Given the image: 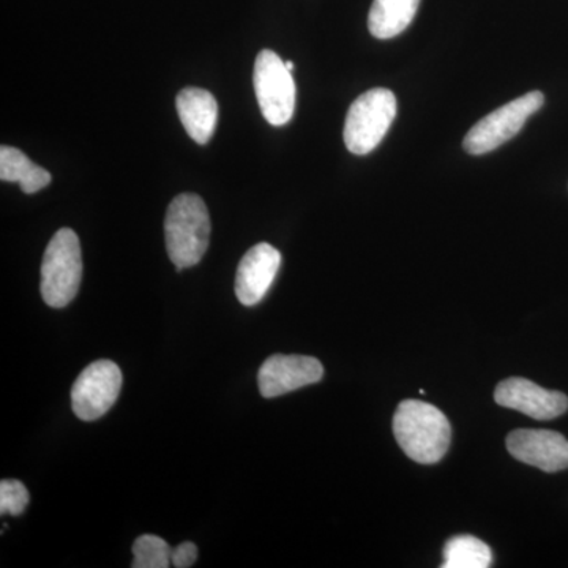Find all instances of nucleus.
I'll use <instances>...</instances> for the list:
<instances>
[{
    "label": "nucleus",
    "instance_id": "obj_1",
    "mask_svg": "<svg viewBox=\"0 0 568 568\" xmlns=\"http://www.w3.org/2000/svg\"><path fill=\"white\" fill-rule=\"evenodd\" d=\"M394 435L403 452L420 465H435L450 447L452 426L443 410L420 399L399 403Z\"/></svg>",
    "mask_w": 568,
    "mask_h": 568
},
{
    "label": "nucleus",
    "instance_id": "obj_2",
    "mask_svg": "<svg viewBox=\"0 0 568 568\" xmlns=\"http://www.w3.org/2000/svg\"><path fill=\"white\" fill-rule=\"evenodd\" d=\"M164 237L179 272L201 263L211 241V216L203 197L193 193L174 197L164 219Z\"/></svg>",
    "mask_w": 568,
    "mask_h": 568
},
{
    "label": "nucleus",
    "instance_id": "obj_3",
    "mask_svg": "<svg viewBox=\"0 0 568 568\" xmlns=\"http://www.w3.org/2000/svg\"><path fill=\"white\" fill-rule=\"evenodd\" d=\"M82 280L80 239L69 227L58 231L41 263V297L51 308H63L77 297Z\"/></svg>",
    "mask_w": 568,
    "mask_h": 568
},
{
    "label": "nucleus",
    "instance_id": "obj_4",
    "mask_svg": "<svg viewBox=\"0 0 568 568\" xmlns=\"http://www.w3.org/2000/svg\"><path fill=\"white\" fill-rule=\"evenodd\" d=\"M396 115V99L388 89L362 93L347 111L345 144L354 155L375 151L386 136Z\"/></svg>",
    "mask_w": 568,
    "mask_h": 568
},
{
    "label": "nucleus",
    "instance_id": "obj_5",
    "mask_svg": "<svg viewBox=\"0 0 568 568\" xmlns=\"http://www.w3.org/2000/svg\"><path fill=\"white\" fill-rule=\"evenodd\" d=\"M544 93L534 91L485 115L466 134L463 142L465 151L470 155H484L495 151L504 142L517 136L530 115L544 106Z\"/></svg>",
    "mask_w": 568,
    "mask_h": 568
},
{
    "label": "nucleus",
    "instance_id": "obj_6",
    "mask_svg": "<svg viewBox=\"0 0 568 568\" xmlns=\"http://www.w3.org/2000/svg\"><path fill=\"white\" fill-rule=\"evenodd\" d=\"M253 82L265 121L275 126L286 125L295 110V82L276 52L264 50L257 54Z\"/></svg>",
    "mask_w": 568,
    "mask_h": 568
},
{
    "label": "nucleus",
    "instance_id": "obj_7",
    "mask_svg": "<svg viewBox=\"0 0 568 568\" xmlns=\"http://www.w3.org/2000/svg\"><path fill=\"white\" fill-rule=\"evenodd\" d=\"M121 368L111 361H97L82 369L71 388V406L78 418L93 422L103 417L114 406L121 394Z\"/></svg>",
    "mask_w": 568,
    "mask_h": 568
},
{
    "label": "nucleus",
    "instance_id": "obj_8",
    "mask_svg": "<svg viewBox=\"0 0 568 568\" xmlns=\"http://www.w3.org/2000/svg\"><path fill=\"white\" fill-rule=\"evenodd\" d=\"M323 376L324 366L315 357L275 354L261 366L257 384L264 398H276L320 383Z\"/></svg>",
    "mask_w": 568,
    "mask_h": 568
},
{
    "label": "nucleus",
    "instance_id": "obj_9",
    "mask_svg": "<svg viewBox=\"0 0 568 568\" xmlns=\"http://www.w3.org/2000/svg\"><path fill=\"white\" fill-rule=\"evenodd\" d=\"M497 405L518 410L536 420H551L568 409L567 395L547 390L525 377H510L496 387Z\"/></svg>",
    "mask_w": 568,
    "mask_h": 568
},
{
    "label": "nucleus",
    "instance_id": "obj_10",
    "mask_svg": "<svg viewBox=\"0 0 568 568\" xmlns=\"http://www.w3.org/2000/svg\"><path fill=\"white\" fill-rule=\"evenodd\" d=\"M511 457L544 473L568 469V440L548 429H517L507 436Z\"/></svg>",
    "mask_w": 568,
    "mask_h": 568
},
{
    "label": "nucleus",
    "instance_id": "obj_11",
    "mask_svg": "<svg viewBox=\"0 0 568 568\" xmlns=\"http://www.w3.org/2000/svg\"><path fill=\"white\" fill-rule=\"evenodd\" d=\"M282 265V254L274 246L257 244L250 248L239 264L235 275V294L245 306H254L271 290Z\"/></svg>",
    "mask_w": 568,
    "mask_h": 568
},
{
    "label": "nucleus",
    "instance_id": "obj_12",
    "mask_svg": "<svg viewBox=\"0 0 568 568\" xmlns=\"http://www.w3.org/2000/svg\"><path fill=\"white\" fill-rule=\"evenodd\" d=\"M179 119L189 136L197 144H207L219 122V103L204 89L186 88L175 97Z\"/></svg>",
    "mask_w": 568,
    "mask_h": 568
},
{
    "label": "nucleus",
    "instance_id": "obj_13",
    "mask_svg": "<svg viewBox=\"0 0 568 568\" xmlns=\"http://www.w3.org/2000/svg\"><path fill=\"white\" fill-rule=\"evenodd\" d=\"M420 0H375L369 10L368 29L379 40L394 39L414 21Z\"/></svg>",
    "mask_w": 568,
    "mask_h": 568
},
{
    "label": "nucleus",
    "instance_id": "obj_14",
    "mask_svg": "<svg viewBox=\"0 0 568 568\" xmlns=\"http://www.w3.org/2000/svg\"><path fill=\"white\" fill-rule=\"evenodd\" d=\"M0 179L2 182L20 183L22 192L33 194L47 189L51 174L44 168L31 162L20 149L0 148Z\"/></svg>",
    "mask_w": 568,
    "mask_h": 568
},
{
    "label": "nucleus",
    "instance_id": "obj_15",
    "mask_svg": "<svg viewBox=\"0 0 568 568\" xmlns=\"http://www.w3.org/2000/svg\"><path fill=\"white\" fill-rule=\"evenodd\" d=\"M443 555V568H488L493 560L488 545L473 536L450 538Z\"/></svg>",
    "mask_w": 568,
    "mask_h": 568
},
{
    "label": "nucleus",
    "instance_id": "obj_16",
    "mask_svg": "<svg viewBox=\"0 0 568 568\" xmlns=\"http://www.w3.org/2000/svg\"><path fill=\"white\" fill-rule=\"evenodd\" d=\"M133 568H168L173 548L156 536H141L133 545Z\"/></svg>",
    "mask_w": 568,
    "mask_h": 568
},
{
    "label": "nucleus",
    "instance_id": "obj_17",
    "mask_svg": "<svg viewBox=\"0 0 568 568\" xmlns=\"http://www.w3.org/2000/svg\"><path fill=\"white\" fill-rule=\"evenodd\" d=\"M28 488L20 480H2L0 484V514L20 517L29 506Z\"/></svg>",
    "mask_w": 568,
    "mask_h": 568
},
{
    "label": "nucleus",
    "instance_id": "obj_18",
    "mask_svg": "<svg viewBox=\"0 0 568 568\" xmlns=\"http://www.w3.org/2000/svg\"><path fill=\"white\" fill-rule=\"evenodd\" d=\"M197 559V547L192 541H183L178 548L173 549L171 562L175 568L192 567Z\"/></svg>",
    "mask_w": 568,
    "mask_h": 568
},
{
    "label": "nucleus",
    "instance_id": "obj_19",
    "mask_svg": "<svg viewBox=\"0 0 568 568\" xmlns=\"http://www.w3.org/2000/svg\"><path fill=\"white\" fill-rule=\"evenodd\" d=\"M286 63V69L290 70V71H293L294 70V63L291 62V61H287V62H284Z\"/></svg>",
    "mask_w": 568,
    "mask_h": 568
}]
</instances>
